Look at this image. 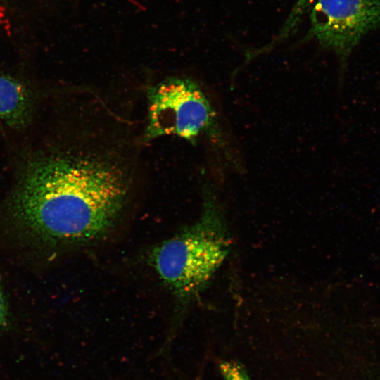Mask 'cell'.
<instances>
[{"label":"cell","mask_w":380,"mask_h":380,"mask_svg":"<svg viewBox=\"0 0 380 380\" xmlns=\"http://www.w3.org/2000/svg\"><path fill=\"white\" fill-rule=\"evenodd\" d=\"M146 141L176 135L191 142L207 137L224 147L217 114L199 85L188 77H171L148 91Z\"/></svg>","instance_id":"obj_3"},{"label":"cell","mask_w":380,"mask_h":380,"mask_svg":"<svg viewBox=\"0 0 380 380\" xmlns=\"http://www.w3.org/2000/svg\"><path fill=\"white\" fill-rule=\"evenodd\" d=\"M316 1L317 0H296L286 21L275 37L265 46L260 48L257 51H253V55L256 56L270 51L276 45L291 36L301 23L303 18L308 15Z\"/></svg>","instance_id":"obj_6"},{"label":"cell","mask_w":380,"mask_h":380,"mask_svg":"<svg viewBox=\"0 0 380 380\" xmlns=\"http://www.w3.org/2000/svg\"><path fill=\"white\" fill-rule=\"evenodd\" d=\"M231 244L222 209L208 189L198 220L152 249L151 264L173 295L178 319L207 287Z\"/></svg>","instance_id":"obj_2"},{"label":"cell","mask_w":380,"mask_h":380,"mask_svg":"<svg viewBox=\"0 0 380 380\" xmlns=\"http://www.w3.org/2000/svg\"><path fill=\"white\" fill-rule=\"evenodd\" d=\"M125 167L90 151L39 158L27 168L13 197L18 224L39 239L90 243L118 224L129 194Z\"/></svg>","instance_id":"obj_1"},{"label":"cell","mask_w":380,"mask_h":380,"mask_svg":"<svg viewBox=\"0 0 380 380\" xmlns=\"http://www.w3.org/2000/svg\"><path fill=\"white\" fill-rule=\"evenodd\" d=\"M218 368L224 380H251L245 367L237 360H220Z\"/></svg>","instance_id":"obj_7"},{"label":"cell","mask_w":380,"mask_h":380,"mask_svg":"<svg viewBox=\"0 0 380 380\" xmlns=\"http://www.w3.org/2000/svg\"><path fill=\"white\" fill-rule=\"evenodd\" d=\"M6 315V307L2 293L0 291V325L4 321Z\"/></svg>","instance_id":"obj_8"},{"label":"cell","mask_w":380,"mask_h":380,"mask_svg":"<svg viewBox=\"0 0 380 380\" xmlns=\"http://www.w3.org/2000/svg\"><path fill=\"white\" fill-rule=\"evenodd\" d=\"M27 88L9 77L0 75V120L15 127L26 125L31 113Z\"/></svg>","instance_id":"obj_5"},{"label":"cell","mask_w":380,"mask_h":380,"mask_svg":"<svg viewBox=\"0 0 380 380\" xmlns=\"http://www.w3.org/2000/svg\"><path fill=\"white\" fill-rule=\"evenodd\" d=\"M305 39H315L345 63L360 41L380 27V0H317Z\"/></svg>","instance_id":"obj_4"}]
</instances>
